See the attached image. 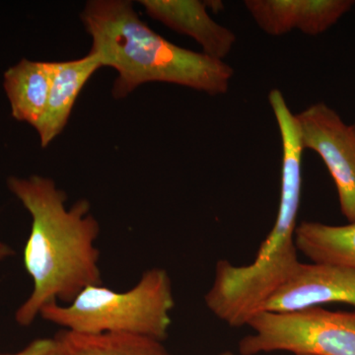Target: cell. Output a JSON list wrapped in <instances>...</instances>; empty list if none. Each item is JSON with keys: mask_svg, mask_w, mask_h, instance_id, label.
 <instances>
[{"mask_svg": "<svg viewBox=\"0 0 355 355\" xmlns=\"http://www.w3.org/2000/svg\"><path fill=\"white\" fill-rule=\"evenodd\" d=\"M53 62L23 58L4 72L3 87L15 120L36 128L48 104Z\"/></svg>", "mask_w": 355, "mask_h": 355, "instance_id": "obj_11", "label": "cell"}, {"mask_svg": "<svg viewBox=\"0 0 355 355\" xmlns=\"http://www.w3.org/2000/svg\"><path fill=\"white\" fill-rule=\"evenodd\" d=\"M248 12L270 36L298 30L308 36L323 34L354 6V0H246Z\"/></svg>", "mask_w": 355, "mask_h": 355, "instance_id": "obj_8", "label": "cell"}, {"mask_svg": "<svg viewBox=\"0 0 355 355\" xmlns=\"http://www.w3.org/2000/svg\"><path fill=\"white\" fill-rule=\"evenodd\" d=\"M335 302L355 307L354 270L328 263H300L263 311L288 312Z\"/></svg>", "mask_w": 355, "mask_h": 355, "instance_id": "obj_7", "label": "cell"}, {"mask_svg": "<svg viewBox=\"0 0 355 355\" xmlns=\"http://www.w3.org/2000/svg\"><path fill=\"white\" fill-rule=\"evenodd\" d=\"M174 291L169 273L153 268L142 273L130 291L89 286L69 304L50 303L40 316L64 330L81 334L121 333L164 342L172 324Z\"/></svg>", "mask_w": 355, "mask_h": 355, "instance_id": "obj_4", "label": "cell"}, {"mask_svg": "<svg viewBox=\"0 0 355 355\" xmlns=\"http://www.w3.org/2000/svg\"><path fill=\"white\" fill-rule=\"evenodd\" d=\"M7 186L32 217L24 265L34 288L15 313L16 322L27 327L44 306L69 304L87 287L103 286L95 246L100 225L87 200L67 209V193L50 178L10 177Z\"/></svg>", "mask_w": 355, "mask_h": 355, "instance_id": "obj_1", "label": "cell"}, {"mask_svg": "<svg viewBox=\"0 0 355 355\" xmlns=\"http://www.w3.org/2000/svg\"><path fill=\"white\" fill-rule=\"evenodd\" d=\"M92 39L90 53L118 72L113 96L123 99L142 84L165 83L209 95L228 92L234 69L223 60L181 48L140 19L128 0H91L80 15Z\"/></svg>", "mask_w": 355, "mask_h": 355, "instance_id": "obj_2", "label": "cell"}, {"mask_svg": "<svg viewBox=\"0 0 355 355\" xmlns=\"http://www.w3.org/2000/svg\"><path fill=\"white\" fill-rule=\"evenodd\" d=\"M248 327L252 333L238 345L241 355H355V311L321 306L288 312L261 311Z\"/></svg>", "mask_w": 355, "mask_h": 355, "instance_id": "obj_5", "label": "cell"}, {"mask_svg": "<svg viewBox=\"0 0 355 355\" xmlns=\"http://www.w3.org/2000/svg\"><path fill=\"white\" fill-rule=\"evenodd\" d=\"M13 254L12 248L9 247L6 243L0 241V261L6 260V259L13 256Z\"/></svg>", "mask_w": 355, "mask_h": 355, "instance_id": "obj_15", "label": "cell"}, {"mask_svg": "<svg viewBox=\"0 0 355 355\" xmlns=\"http://www.w3.org/2000/svg\"><path fill=\"white\" fill-rule=\"evenodd\" d=\"M53 347V338H38L33 340L24 349L16 354L0 355H50Z\"/></svg>", "mask_w": 355, "mask_h": 355, "instance_id": "obj_14", "label": "cell"}, {"mask_svg": "<svg viewBox=\"0 0 355 355\" xmlns=\"http://www.w3.org/2000/svg\"><path fill=\"white\" fill-rule=\"evenodd\" d=\"M51 338L50 355H174L161 340L132 334H81L62 329Z\"/></svg>", "mask_w": 355, "mask_h": 355, "instance_id": "obj_12", "label": "cell"}, {"mask_svg": "<svg viewBox=\"0 0 355 355\" xmlns=\"http://www.w3.org/2000/svg\"><path fill=\"white\" fill-rule=\"evenodd\" d=\"M354 127H355V125H354Z\"/></svg>", "mask_w": 355, "mask_h": 355, "instance_id": "obj_17", "label": "cell"}, {"mask_svg": "<svg viewBox=\"0 0 355 355\" xmlns=\"http://www.w3.org/2000/svg\"><path fill=\"white\" fill-rule=\"evenodd\" d=\"M139 3L149 17L166 27L191 37L202 46V53L223 60L235 44L236 35L216 22L205 1L198 0H141Z\"/></svg>", "mask_w": 355, "mask_h": 355, "instance_id": "obj_9", "label": "cell"}, {"mask_svg": "<svg viewBox=\"0 0 355 355\" xmlns=\"http://www.w3.org/2000/svg\"><path fill=\"white\" fill-rule=\"evenodd\" d=\"M301 196L302 167L296 162L284 163L277 219L254 260L245 266L217 261L205 303L223 323L232 328L247 326L297 270L301 261L295 234Z\"/></svg>", "mask_w": 355, "mask_h": 355, "instance_id": "obj_3", "label": "cell"}, {"mask_svg": "<svg viewBox=\"0 0 355 355\" xmlns=\"http://www.w3.org/2000/svg\"><path fill=\"white\" fill-rule=\"evenodd\" d=\"M295 241L299 253L312 263L342 266L355 272V222L328 225L302 221L296 229Z\"/></svg>", "mask_w": 355, "mask_h": 355, "instance_id": "obj_13", "label": "cell"}, {"mask_svg": "<svg viewBox=\"0 0 355 355\" xmlns=\"http://www.w3.org/2000/svg\"><path fill=\"white\" fill-rule=\"evenodd\" d=\"M101 67L99 58L90 53L78 60L53 62V77L46 112L35 128L43 148L64 130L81 90Z\"/></svg>", "mask_w": 355, "mask_h": 355, "instance_id": "obj_10", "label": "cell"}, {"mask_svg": "<svg viewBox=\"0 0 355 355\" xmlns=\"http://www.w3.org/2000/svg\"><path fill=\"white\" fill-rule=\"evenodd\" d=\"M216 355H234L232 352H229V350H226V352H222L220 354Z\"/></svg>", "mask_w": 355, "mask_h": 355, "instance_id": "obj_16", "label": "cell"}, {"mask_svg": "<svg viewBox=\"0 0 355 355\" xmlns=\"http://www.w3.org/2000/svg\"><path fill=\"white\" fill-rule=\"evenodd\" d=\"M304 149L319 154L338 191L340 211L355 222V127L347 125L326 103L311 105L296 114Z\"/></svg>", "mask_w": 355, "mask_h": 355, "instance_id": "obj_6", "label": "cell"}]
</instances>
